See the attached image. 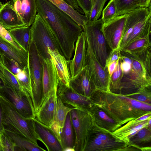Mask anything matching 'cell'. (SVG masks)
<instances>
[{"label":"cell","instance_id":"cell-1","mask_svg":"<svg viewBox=\"0 0 151 151\" xmlns=\"http://www.w3.org/2000/svg\"><path fill=\"white\" fill-rule=\"evenodd\" d=\"M37 13L51 29L60 53L68 60L72 58L76 42L83 29L67 14L48 0H36Z\"/></svg>","mask_w":151,"mask_h":151},{"label":"cell","instance_id":"cell-2","mask_svg":"<svg viewBox=\"0 0 151 151\" xmlns=\"http://www.w3.org/2000/svg\"><path fill=\"white\" fill-rule=\"evenodd\" d=\"M151 49L137 54L120 52L122 76L116 94L126 96L151 86Z\"/></svg>","mask_w":151,"mask_h":151},{"label":"cell","instance_id":"cell-3","mask_svg":"<svg viewBox=\"0 0 151 151\" xmlns=\"http://www.w3.org/2000/svg\"><path fill=\"white\" fill-rule=\"evenodd\" d=\"M111 116L124 124L131 119L151 112V105L124 95L96 90L90 97Z\"/></svg>","mask_w":151,"mask_h":151},{"label":"cell","instance_id":"cell-4","mask_svg":"<svg viewBox=\"0 0 151 151\" xmlns=\"http://www.w3.org/2000/svg\"><path fill=\"white\" fill-rule=\"evenodd\" d=\"M0 105L4 129L37 145H38L37 140L42 142L35 130L33 119H27L22 116L14 106L0 93Z\"/></svg>","mask_w":151,"mask_h":151},{"label":"cell","instance_id":"cell-5","mask_svg":"<svg viewBox=\"0 0 151 151\" xmlns=\"http://www.w3.org/2000/svg\"><path fill=\"white\" fill-rule=\"evenodd\" d=\"M130 146L112 132L94 123L87 136L84 151H130Z\"/></svg>","mask_w":151,"mask_h":151},{"label":"cell","instance_id":"cell-6","mask_svg":"<svg viewBox=\"0 0 151 151\" xmlns=\"http://www.w3.org/2000/svg\"><path fill=\"white\" fill-rule=\"evenodd\" d=\"M28 52V66L31 83L32 99L35 113L42 102V79L44 59L38 53L34 43L31 39Z\"/></svg>","mask_w":151,"mask_h":151},{"label":"cell","instance_id":"cell-7","mask_svg":"<svg viewBox=\"0 0 151 151\" xmlns=\"http://www.w3.org/2000/svg\"><path fill=\"white\" fill-rule=\"evenodd\" d=\"M30 39L34 43L38 53L44 59H51L48 53V49L60 52L51 29L44 19L37 13L30 27Z\"/></svg>","mask_w":151,"mask_h":151},{"label":"cell","instance_id":"cell-8","mask_svg":"<svg viewBox=\"0 0 151 151\" xmlns=\"http://www.w3.org/2000/svg\"><path fill=\"white\" fill-rule=\"evenodd\" d=\"M103 23L101 18L93 22L88 21L85 25L83 31L86 40L96 58L104 68L109 54L108 45L102 31Z\"/></svg>","mask_w":151,"mask_h":151},{"label":"cell","instance_id":"cell-9","mask_svg":"<svg viewBox=\"0 0 151 151\" xmlns=\"http://www.w3.org/2000/svg\"><path fill=\"white\" fill-rule=\"evenodd\" d=\"M75 135V151H84L88 132L94 124L89 111L74 109L70 111Z\"/></svg>","mask_w":151,"mask_h":151},{"label":"cell","instance_id":"cell-10","mask_svg":"<svg viewBox=\"0 0 151 151\" xmlns=\"http://www.w3.org/2000/svg\"><path fill=\"white\" fill-rule=\"evenodd\" d=\"M0 93L15 107L19 112L25 118H35L32 100L28 94L21 95L12 88L0 84Z\"/></svg>","mask_w":151,"mask_h":151},{"label":"cell","instance_id":"cell-11","mask_svg":"<svg viewBox=\"0 0 151 151\" xmlns=\"http://www.w3.org/2000/svg\"><path fill=\"white\" fill-rule=\"evenodd\" d=\"M86 65L89 68L97 90L110 92V77L107 68L105 69L98 61L86 40Z\"/></svg>","mask_w":151,"mask_h":151},{"label":"cell","instance_id":"cell-12","mask_svg":"<svg viewBox=\"0 0 151 151\" xmlns=\"http://www.w3.org/2000/svg\"><path fill=\"white\" fill-rule=\"evenodd\" d=\"M127 15V14L116 16L104 23L102 26V32L108 46L111 50L119 49Z\"/></svg>","mask_w":151,"mask_h":151},{"label":"cell","instance_id":"cell-13","mask_svg":"<svg viewBox=\"0 0 151 151\" xmlns=\"http://www.w3.org/2000/svg\"><path fill=\"white\" fill-rule=\"evenodd\" d=\"M57 96L65 105L76 109L89 111L94 104L90 97L78 93L70 86H66L59 81Z\"/></svg>","mask_w":151,"mask_h":151},{"label":"cell","instance_id":"cell-14","mask_svg":"<svg viewBox=\"0 0 151 151\" xmlns=\"http://www.w3.org/2000/svg\"><path fill=\"white\" fill-rule=\"evenodd\" d=\"M151 112L127 121L112 133L128 144L130 138L143 128L151 127Z\"/></svg>","mask_w":151,"mask_h":151},{"label":"cell","instance_id":"cell-15","mask_svg":"<svg viewBox=\"0 0 151 151\" xmlns=\"http://www.w3.org/2000/svg\"><path fill=\"white\" fill-rule=\"evenodd\" d=\"M69 86L78 93L90 98L97 90L87 65L76 75L70 77Z\"/></svg>","mask_w":151,"mask_h":151},{"label":"cell","instance_id":"cell-16","mask_svg":"<svg viewBox=\"0 0 151 151\" xmlns=\"http://www.w3.org/2000/svg\"><path fill=\"white\" fill-rule=\"evenodd\" d=\"M59 82L58 77L52 60L44 59L42 79V102L50 94L57 92Z\"/></svg>","mask_w":151,"mask_h":151},{"label":"cell","instance_id":"cell-17","mask_svg":"<svg viewBox=\"0 0 151 151\" xmlns=\"http://www.w3.org/2000/svg\"><path fill=\"white\" fill-rule=\"evenodd\" d=\"M86 39L83 30L79 35L75 44L74 54L70 60L69 72L71 77L78 74L86 65Z\"/></svg>","mask_w":151,"mask_h":151},{"label":"cell","instance_id":"cell-18","mask_svg":"<svg viewBox=\"0 0 151 151\" xmlns=\"http://www.w3.org/2000/svg\"><path fill=\"white\" fill-rule=\"evenodd\" d=\"M0 55L9 59L22 70L27 65L28 52L17 48L0 36Z\"/></svg>","mask_w":151,"mask_h":151},{"label":"cell","instance_id":"cell-19","mask_svg":"<svg viewBox=\"0 0 151 151\" xmlns=\"http://www.w3.org/2000/svg\"><path fill=\"white\" fill-rule=\"evenodd\" d=\"M57 98V92L50 94L44 100L35 113V118L48 127L54 122Z\"/></svg>","mask_w":151,"mask_h":151},{"label":"cell","instance_id":"cell-20","mask_svg":"<svg viewBox=\"0 0 151 151\" xmlns=\"http://www.w3.org/2000/svg\"><path fill=\"white\" fill-rule=\"evenodd\" d=\"M89 111L95 124L112 133L123 125V122L111 116L98 105L94 104Z\"/></svg>","mask_w":151,"mask_h":151},{"label":"cell","instance_id":"cell-21","mask_svg":"<svg viewBox=\"0 0 151 151\" xmlns=\"http://www.w3.org/2000/svg\"><path fill=\"white\" fill-rule=\"evenodd\" d=\"M13 5L19 19L26 26L30 27L37 14L36 0H16Z\"/></svg>","mask_w":151,"mask_h":151},{"label":"cell","instance_id":"cell-22","mask_svg":"<svg viewBox=\"0 0 151 151\" xmlns=\"http://www.w3.org/2000/svg\"><path fill=\"white\" fill-rule=\"evenodd\" d=\"M36 132L48 151H63L60 142L48 127L33 119Z\"/></svg>","mask_w":151,"mask_h":151},{"label":"cell","instance_id":"cell-23","mask_svg":"<svg viewBox=\"0 0 151 151\" xmlns=\"http://www.w3.org/2000/svg\"><path fill=\"white\" fill-rule=\"evenodd\" d=\"M48 53L55 67L59 81L69 86L71 77L69 69L70 60H67L58 50L49 49Z\"/></svg>","mask_w":151,"mask_h":151},{"label":"cell","instance_id":"cell-24","mask_svg":"<svg viewBox=\"0 0 151 151\" xmlns=\"http://www.w3.org/2000/svg\"><path fill=\"white\" fill-rule=\"evenodd\" d=\"M0 22L8 30L26 26L19 19L10 1L3 4L0 10Z\"/></svg>","mask_w":151,"mask_h":151},{"label":"cell","instance_id":"cell-25","mask_svg":"<svg viewBox=\"0 0 151 151\" xmlns=\"http://www.w3.org/2000/svg\"><path fill=\"white\" fill-rule=\"evenodd\" d=\"M151 127L147 126L139 130L129 139L128 145L139 150L150 151Z\"/></svg>","mask_w":151,"mask_h":151},{"label":"cell","instance_id":"cell-26","mask_svg":"<svg viewBox=\"0 0 151 151\" xmlns=\"http://www.w3.org/2000/svg\"><path fill=\"white\" fill-rule=\"evenodd\" d=\"M75 142V135L70 112L67 115L60 135V144L63 151L67 148L74 149Z\"/></svg>","mask_w":151,"mask_h":151},{"label":"cell","instance_id":"cell-27","mask_svg":"<svg viewBox=\"0 0 151 151\" xmlns=\"http://www.w3.org/2000/svg\"><path fill=\"white\" fill-rule=\"evenodd\" d=\"M51 3L68 14L83 30L88 21L87 16L80 13L72 8L63 0H48Z\"/></svg>","mask_w":151,"mask_h":151},{"label":"cell","instance_id":"cell-28","mask_svg":"<svg viewBox=\"0 0 151 151\" xmlns=\"http://www.w3.org/2000/svg\"><path fill=\"white\" fill-rule=\"evenodd\" d=\"M8 31L14 40L22 49L28 52L30 40V27H22Z\"/></svg>","mask_w":151,"mask_h":151},{"label":"cell","instance_id":"cell-29","mask_svg":"<svg viewBox=\"0 0 151 151\" xmlns=\"http://www.w3.org/2000/svg\"><path fill=\"white\" fill-rule=\"evenodd\" d=\"M0 79L2 84L12 88L20 94L29 95L23 91L14 75L8 69L3 63L1 56Z\"/></svg>","mask_w":151,"mask_h":151},{"label":"cell","instance_id":"cell-30","mask_svg":"<svg viewBox=\"0 0 151 151\" xmlns=\"http://www.w3.org/2000/svg\"><path fill=\"white\" fill-rule=\"evenodd\" d=\"M15 143L20 151H45L43 148L29 140L4 128L3 131Z\"/></svg>","mask_w":151,"mask_h":151},{"label":"cell","instance_id":"cell-31","mask_svg":"<svg viewBox=\"0 0 151 151\" xmlns=\"http://www.w3.org/2000/svg\"><path fill=\"white\" fill-rule=\"evenodd\" d=\"M150 36H147L131 42L120 50L130 54H137L151 47Z\"/></svg>","mask_w":151,"mask_h":151},{"label":"cell","instance_id":"cell-32","mask_svg":"<svg viewBox=\"0 0 151 151\" xmlns=\"http://www.w3.org/2000/svg\"><path fill=\"white\" fill-rule=\"evenodd\" d=\"M74 109L65 105L62 102L60 98L57 96L54 122L62 128L68 114Z\"/></svg>","mask_w":151,"mask_h":151},{"label":"cell","instance_id":"cell-33","mask_svg":"<svg viewBox=\"0 0 151 151\" xmlns=\"http://www.w3.org/2000/svg\"><path fill=\"white\" fill-rule=\"evenodd\" d=\"M117 16L127 14L139 7L138 0H114Z\"/></svg>","mask_w":151,"mask_h":151},{"label":"cell","instance_id":"cell-34","mask_svg":"<svg viewBox=\"0 0 151 151\" xmlns=\"http://www.w3.org/2000/svg\"><path fill=\"white\" fill-rule=\"evenodd\" d=\"M23 91L32 98L31 83L28 64L27 67L14 75Z\"/></svg>","mask_w":151,"mask_h":151},{"label":"cell","instance_id":"cell-35","mask_svg":"<svg viewBox=\"0 0 151 151\" xmlns=\"http://www.w3.org/2000/svg\"><path fill=\"white\" fill-rule=\"evenodd\" d=\"M122 73L120 66V58L116 69L110 79L109 89L110 92L116 94L120 81Z\"/></svg>","mask_w":151,"mask_h":151},{"label":"cell","instance_id":"cell-36","mask_svg":"<svg viewBox=\"0 0 151 151\" xmlns=\"http://www.w3.org/2000/svg\"><path fill=\"white\" fill-rule=\"evenodd\" d=\"M125 96L140 102L151 104V86L144 88L135 93Z\"/></svg>","mask_w":151,"mask_h":151},{"label":"cell","instance_id":"cell-37","mask_svg":"<svg viewBox=\"0 0 151 151\" xmlns=\"http://www.w3.org/2000/svg\"><path fill=\"white\" fill-rule=\"evenodd\" d=\"M116 16L114 0H110L102 11L101 18L103 22L105 23Z\"/></svg>","mask_w":151,"mask_h":151},{"label":"cell","instance_id":"cell-38","mask_svg":"<svg viewBox=\"0 0 151 151\" xmlns=\"http://www.w3.org/2000/svg\"><path fill=\"white\" fill-rule=\"evenodd\" d=\"M107 0H96L92 7L89 16L88 22H92L99 19L106 2Z\"/></svg>","mask_w":151,"mask_h":151},{"label":"cell","instance_id":"cell-39","mask_svg":"<svg viewBox=\"0 0 151 151\" xmlns=\"http://www.w3.org/2000/svg\"><path fill=\"white\" fill-rule=\"evenodd\" d=\"M0 146L1 151H14L16 145L4 132L0 133Z\"/></svg>","mask_w":151,"mask_h":151},{"label":"cell","instance_id":"cell-40","mask_svg":"<svg viewBox=\"0 0 151 151\" xmlns=\"http://www.w3.org/2000/svg\"><path fill=\"white\" fill-rule=\"evenodd\" d=\"M0 36L17 48L22 50V49L13 40L8 30L0 22Z\"/></svg>","mask_w":151,"mask_h":151},{"label":"cell","instance_id":"cell-41","mask_svg":"<svg viewBox=\"0 0 151 151\" xmlns=\"http://www.w3.org/2000/svg\"><path fill=\"white\" fill-rule=\"evenodd\" d=\"M78 6L88 18L92 9V0H76Z\"/></svg>","mask_w":151,"mask_h":151},{"label":"cell","instance_id":"cell-42","mask_svg":"<svg viewBox=\"0 0 151 151\" xmlns=\"http://www.w3.org/2000/svg\"><path fill=\"white\" fill-rule=\"evenodd\" d=\"M0 56L4 65L14 74H17L21 70L13 62L5 57Z\"/></svg>","mask_w":151,"mask_h":151},{"label":"cell","instance_id":"cell-43","mask_svg":"<svg viewBox=\"0 0 151 151\" xmlns=\"http://www.w3.org/2000/svg\"><path fill=\"white\" fill-rule=\"evenodd\" d=\"M120 52V50L118 49L111 50L106 60L104 67L105 69H107V67L109 64L119 59Z\"/></svg>","mask_w":151,"mask_h":151},{"label":"cell","instance_id":"cell-44","mask_svg":"<svg viewBox=\"0 0 151 151\" xmlns=\"http://www.w3.org/2000/svg\"><path fill=\"white\" fill-rule=\"evenodd\" d=\"M119 60V59L116 61L111 63L108 65L107 68L110 77H111L113 73L116 69Z\"/></svg>","mask_w":151,"mask_h":151},{"label":"cell","instance_id":"cell-45","mask_svg":"<svg viewBox=\"0 0 151 151\" xmlns=\"http://www.w3.org/2000/svg\"><path fill=\"white\" fill-rule=\"evenodd\" d=\"M72 8L76 10L79 9L76 0H63Z\"/></svg>","mask_w":151,"mask_h":151},{"label":"cell","instance_id":"cell-46","mask_svg":"<svg viewBox=\"0 0 151 151\" xmlns=\"http://www.w3.org/2000/svg\"><path fill=\"white\" fill-rule=\"evenodd\" d=\"M139 7L148 8L151 6V0H138Z\"/></svg>","mask_w":151,"mask_h":151},{"label":"cell","instance_id":"cell-47","mask_svg":"<svg viewBox=\"0 0 151 151\" xmlns=\"http://www.w3.org/2000/svg\"><path fill=\"white\" fill-rule=\"evenodd\" d=\"M4 127L2 122V114L1 107L0 105V133L3 132Z\"/></svg>","mask_w":151,"mask_h":151},{"label":"cell","instance_id":"cell-48","mask_svg":"<svg viewBox=\"0 0 151 151\" xmlns=\"http://www.w3.org/2000/svg\"><path fill=\"white\" fill-rule=\"evenodd\" d=\"M96 0H92V8Z\"/></svg>","mask_w":151,"mask_h":151},{"label":"cell","instance_id":"cell-49","mask_svg":"<svg viewBox=\"0 0 151 151\" xmlns=\"http://www.w3.org/2000/svg\"><path fill=\"white\" fill-rule=\"evenodd\" d=\"M13 2H14L16 0H12Z\"/></svg>","mask_w":151,"mask_h":151},{"label":"cell","instance_id":"cell-50","mask_svg":"<svg viewBox=\"0 0 151 151\" xmlns=\"http://www.w3.org/2000/svg\"><path fill=\"white\" fill-rule=\"evenodd\" d=\"M0 151H1V148L0 146Z\"/></svg>","mask_w":151,"mask_h":151},{"label":"cell","instance_id":"cell-51","mask_svg":"<svg viewBox=\"0 0 151 151\" xmlns=\"http://www.w3.org/2000/svg\"></svg>","mask_w":151,"mask_h":151},{"label":"cell","instance_id":"cell-52","mask_svg":"<svg viewBox=\"0 0 151 151\" xmlns=\"http://www.w3.org/2000/svg\"></svg>","mask_w":151,"mask_h":151}]
</instances>
